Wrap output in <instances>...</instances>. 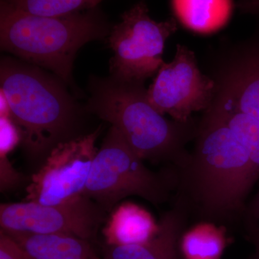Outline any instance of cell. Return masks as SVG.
<instances>
[{"label":"cell","mask_w":259,"mask_h":259,"mask_svg":"<svg viewBox=\"0 0 259 259\" xmlns=\"http://www.w3.org/2000/svg\"><path fill=\"white\" fill-rule=\"evenodd\" d=\"M110 25L98 8L64 16H42L0 4L3 51L51 70L64 83L72 82L75 56L88 42L108 37Z\"/></svg>","instance_id":"1"},{"label":"cell","mask_w":259,"mask_h":259,"mask_svg":"<svg viewBox=\"0 0 259 259\" xmlns=\"http://www.w3.org/2000/svg\"><path fill=\"white\" fill-rule=\"evenodd\" d=\"M0 83L11 118L32 156L49 154L58 144L74 139L77 110L60 81L37 66L6 58L1 62Z\"/></svg>","instance_id":"2"},{"label":"cell","mask_w":259,"mask_h":259,"mask_svg":"<svg viewBox=\"0 0 259 259\" xmlns=\"http://www.w3.org/2000/svg\"><path fill=\"white\" fill-rule=\"evenodd\" d=\"M90 90L86 110L118 130L140 158L161 161L183 156L190 122L170 120L160 113L148 101L144 82L94 77Z\"/></svg>","instance_id":"3"},{"label":"cell","mask_w":259,"mask_h":259,"mask_svg":"<svg viewBox=\"0 0 259 259\" xmlns=\"http://www.w3.org/2000/svg\"><path fill=\"white\" fill-rule=\"evenodd\" d=\"M190 161L189 186L205 214L228 215L241 208L253 186L250 152L210 109L206 110Z\"/></svg>","instance_id":"4"},{"label":"cell","mask_w":259,"mask_h":259,"mask_svg":"<svg viewBox=\"0 0 259 259\" xmlns=\"http://www.w3.org/2000/svg\"><path fill=\"white\" fill-rule=\"evenodd\" d=\"M83 195L109 213L130 196L163 203L168 191L163 179L148 169L120 131L111 126L94 159Z\"/></svg>","instance_id":"5"},{"label":"cell","mask_w":259,"mask_h":259,"mask_svg":"<svg viewBox=\"0 0 259 259\" xmlns=\"http://www.w3.org/2000/svg\"><path fill=\"white\" fill-rule=\"evenodd\" d=\"M177 30L176 18L155 21L145 2L136 3L121 15V21L112 27L107 37L114 54L110 63L112 77L144 82L157 74L164 63L167 39Z\"/></svg>","instance_id":"6"},{"label":"cell","mask_w":259,"mask_h":259,"mask_svg":"<svg viewBox=\"0 0 259 259\" xmlns=\"http://www.w3.org/2000/svg\"><path fill=\"white\" fill-rule=\"evenodd\" d=\"M100 129L60 143L48 154L26 187L25 201L45 205L67 203L83 196L96 156Z\"/></svg>","instance_id":"7"},{"label":"cell","mask_w":259,"mask_h":259,"mask_svg":"<svg viewBox=\"0 0 259 259\" xmlns=\"http://www.w3.org/2000/svg\"><path fill=\"white\" fill-rule=\"evenodd\" d=\"M217 93L214 80L202 74L193 51L178 44L169 63H163L147 90L148 100L162 115L190 122L195 112L207 110Z\"/></svg>","instance_id":"8"},{"label":"cell","mask_w":259,"mask_h":259,"mask_svg":"<svg viewBox=\"0 0 259 259\" xmlns=\"http://www.w3.org/2000/svg\"><path fill=\"white\" fill-rule=\"evenodd\" d=\"M107 213L83 195L55 205L25 201L1 204L0 227L7 232L68 235L91 241L96 237Z\"/></svg>","instance_id":"9"},{"label":"cell","mask_w":259,"mask_h":259,"mask_svg":"<svg viewBox=\"0 0 259 259\" xmlns=\"http://www.w3.org/2000/svg\"><path fill=\"white\" fill-rule=\"evenodd\" d=\"M216 84L214 101L259 121V50L233 59Z\"/></svg>","instance_id":"10"},{"label":"cell","mask_w":259,"mask_h":259,"mask_svg":"<svg viewBox=\"0 0 259 259\" xmlns=\"http://www.w3.org/2000/svg\"><path fill=\"white\" fill-rule=\"evenodd\" d=\"M103 228L108 246L143 244L158 233L159 224L147 209L133 202H123L112 211Z\"/></svg>","instance_id":"11"},{"label":"cell","mask_w":259,"mask_h":259,"mask_svg":"<svg viewBox=\"0 0 259 259\" xmlns=\"http://www.w3.org/2000/svg\"><path fill=\"white\" fill-rule=\"evenodd\" d=\"M159 228L152 239L143 244L108 246L105 259H177L183 229L182 213L172 210L158 223Z\"/></svg>","instance_id":"12"},{"label":"cell","mask_w":259,"mask_h":259,"mask_svg":"<svg viewBox=\"0 0 259 259\" xmlns=\"http://www.w3.org/2000/svg\"><path fill=\"white\" fill-rule=\"evenodd\" d=\"M4 232L17 242L30 259H105L97 254L90 241L78 237Z\"/></svg>","instance_id":"13"},{"label":"cell","mask_w":259,"mask_h":259,"mask_svg":"<svg viewBox=\"0 0 259 259\" xmlns=\"http://www.w3.org/2000/svg\"><path fill=\"white\" fill-rule=\"evenodd\" d=\"M171 5L182 25L204 35L226 26L233 10V0H171Z\"/></svg>","instance_id":"14"},{"label":"cell","mask_w":259,"mask_h":259,"mask_svg":"<svg viewBox=\"0 0 259 259\" xmlns=\"http://www.w3.org/2000/svg\"><path fill=\"white\" fill-rule=\"evenodd\" d=\"M227 243L223 228L211 223H201L182 233L180 251L185 259H221Z\"/></svg>","instance_id":"15"},{"label":"cell","mask_w":259,"mask_h":259,"mask_svg":"<svg viewBox=\"0 0 259 259\" xmlns=\"http://www.w3.org/2000/svg\"><path fill=\"white\" fill-rule=\"evenodd\" d=\"M103 0H1L15 10L42 15L64 16L97 8Z\"/></svg>","instance_id":"16"},{"label":"cell","mask_w":259,"mask_h":259,"mask_svg":"<svg viewBox=\"0 0 259 259\" xmlns=\"http://www.w3.org/2000/svg\"><path fill=\"white\" fill-rule=\"evenodd\" d=\"M22 141L18 126L10 117H0V156H8Z\"/></svg>","instance_id":"17"},{"label":"cell","mask_w":259,"mask_h":259,"mask_svg":"<svg viewBox=\"0 0 259 259\" xmlns=\"http://www.w3.org/2000/svg\"><path fill=\"white\" fill-rule=\"evenodd\" d=\"M21 181V175L15 170L8 156H0V189L2 192L15 188Z\"/></svg>","instance_id":"18"},{"label":"cell","mask_w":259,"mask_h":259,"mask_svg":"<svg viewBox=\"0 0 259 259\" xmlns=\"http://www.w3.org/2000/svg\"><path fill=\"white\" fill-rule=\"evenodd\" d=\"M0 259H30L23 248L5 232L0 231Z\"/></svg>","instance_id":"19"},{"label":"cell","mask_w":259,"mask_h":259,"mask_svg":"<svg viewBox=\"0 0 259 259\" xmlns=\"http://www.w3.org/2000/svg\"><path fill=\"white\" fill-rule=\"evenodd\" d=\"M236 6L243 14L259 15V0H239Z\"/></svg>","instance_id":"20"},{"label":"cell","mask_w":259,"mask_h":259,"mask_svg":"<svg viewBox=\"0 0 259 259\" xmlns=\"http://www.w3.org/2000/svg\"><path fill=\"white\" fill-rule=\"evenodd\" d=\"M248 234L254 245L257 257L259 259V227L252 221L248 223Z\"/></svg>","instance_id":"21"},{"label":"cell","mask_w":259,"mask_h":259,"mask_svg":"<svg viewBox=\"0 0 259 259\" xmlns=\"http://www.w3.org/2000/svg\"><path fill=\"white\" fill-rule=\"evenodd\" d=\"M252 215L253 218L252 221L259 227V193L252 206Z\"/></svg>","instance_id":"22"}]
</instances>
